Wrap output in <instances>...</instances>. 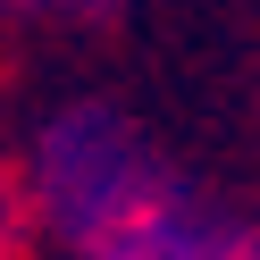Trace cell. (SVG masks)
<instances>
[{
	"instance_id": "cell-1",
	"label": "cell",
	"mask_w": 260,
	"mask_h": 260,
	"mask_svg": "<svg viewBox=\"0 0 260 260\" xmlns=\"http://www.w3.org/2000/svg\"><path fill=\"white\" fill-rule=\"evenodd\" d=\"M34 260H260V202L210 185L135 101L68 84L17 126Z\"/></svg>"
},
{
	"instance_id": "cell-2",
	"label": "cell",
	"mask_w": 260,
	"mask_h": 260,
	"mask_svg": "<svg viewBox=\"0 0 260 260\" xmlns=\"http://www.w3.org/2000/svg\"><path fill=\"white\" fill-rule=\"evenodd\" d=\"M118 17L126 0H0V51H76Z\"/></svg>"
},
{
	"instance_id": "cell-3",
	"label": "cell",
	"mask_w": 260,
	"mask_h": 260,
	"mask_svg": "<svg viewBox=\"0 0 260 260\" xmlns=\"http://www.w3.org/2000/svg\"><path fill=\"white\" fill-rule=\"evenodd\" d=\"M0 260H34V210H25V176L9 143H0Z\"/></svg>"
}]
</instances>
